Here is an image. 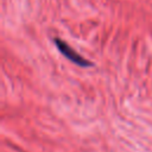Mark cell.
Instances as JSON below:
<instances>
[{"mask_svg":"<svg viewBox=\"0 0 152 152\" xmlns=\"http://www.w3.org/2000/svg\"><path fill=\"white\" fill-rule=\"evenodd\" d=\"M53 42H55V44H56L58 51H59L65 58H68L69 61H71V62H74V63H76V64H78V65H81V66H90V65H91L90 62H88V61H87L86 58H83L80 53H77L75 50H72V49L70 48V45L66 44L65 42H63L61 38H55Z\"/></svg>","mask_w":152,"mask_h":152,"instance_id":"cell-1","label":"cell"}]
</instances>
